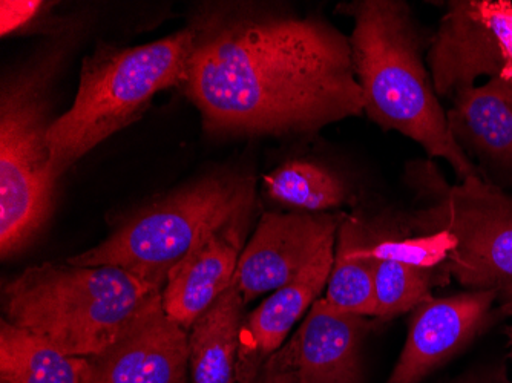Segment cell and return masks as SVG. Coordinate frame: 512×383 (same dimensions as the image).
<instances>
[{"mask_svg": "<svg viewBox=\"0 0 512 383\" xmlns=\"http://www.w3.org/2000/svg\"><path fill=\"white\" fill-rule=\"evenodd\" d=\"M191 30L181 88L209 134H315L364 114L350 39L327 20L237 8Z\"/></svg>", "mask_w": 512, "mask_h": 383, "instance_id": "obj_1", "label": "cell"}, {"mask_svg": "<svg viewBox=\"0 0 512 383\" xmlns=\"http://www.w3.org/2000/svg\"><path fill=\"white\" fill-rule=\"evenodd\" d=\"M348 14L355 20L348 39L365 114L410 138L431 158L447 161L460 181L482 177L451 132L407 4L362 0L348 5Z\"/></svg>", "mask_w": 512, "mask_h": 383, "instance_id": "obj_2", "label": "cell"}, {"mask_svg": "<svg viewBox=\"0 0 512 383\" xmlns=\"http://www.w3.org/2000/svg\"><path fill=\"white\" fill-rule=\"evenodd\" d=\"M142 279L119 267L45 262L5 287V315L69 356H100L160 298Z\"/></svg>", "mask_w": 512, "mask_h": 383, "instance_id": "obj_3", "label": "cell"}, {"mask_svg": "<svg viewBox=\"0 0 512 383\" xmlns=\"http://www.w3.org/2000/svg\"><path fill=\"white\" fill-rule=\"evenodd\" d=\"M192 48L188 28L146 45L102 43L83 59L73 106L48 134L54 187L91 149L142 117L158 92L183 86Z\"/></svg>", "mask_w": 512, "mask_h": 383, "instance_id": "obj_4", "label": "cell"}, {"mask_svg": "<svg viewBox=\"0 0 512 383\" xmlns=\"http://www.w3.org/2000/svg\"><path fill=\"white\" fill-rule=\"evenodd\" d=\"M69 37L56 39L5 77L0 92V253L13 256L30 243L53 209L48 143L51 82Z\"/></svg>", "mask_w": 512, "mask_h": 383, "instance_id": "obj_5", "label": "cell"}, {"mask_svg": "<svg viewBox=\"0 0 512 383\" xmlns=\"http://www.w3.org/2000/svg\"><path fill=\"white\" fill-rule=\"evenodd\" d=\"M408 178L422 200L410 229L447 233L444 272L470 292H493L497 315L512 316V195L482 177L448 184L433 163L414 164Z\"/></svg>", "mask_w": 512, "mask_h": 383, "instance_id": "obj_6", "label": "cell"}, {"mask_svg": "<svg viewBox=\"0 0 512 383\" xmlns=\"http://www.w3.org/2000/svg\"><path fill=\"white\" fill-rule=\"evenodd\" d=\"M253 206L252 175H209L135 213L99 246L68 262L83 267H119L163 292L172 270L207 233Z\"/></svg>", "mask_w": 512, "mask_h": 383, "instance_id": "obj_7", "label": "cell"}, {"mask_svg": "<svg viewBox=\"0 0 512 383\" xmlns=\"http://www.w3.org/2000/svg\"><path fill=\"white\" fill-rule=\"evenodd\" d=\"M512 2L454 0L431 40L427 62L437 95L474 88L482 77L497 79L508 66Z\"/></svg>", "mask_w": 512, "mask_h": 383, "instance_id": "obj_8", "label": "cell"}, {"mask_svg": "<svg viewBox=\"0 0 512 383\" xmlns=\"http://www.w3.org/2000/svg\"><path fill=\"white\" fill-rule=\"evenodd\" d=\"M342 218L330 213H264L241 252L234 284L244 302L290 284L335 243Z\"/></svg>", "mask_w": 512, "mask_h": 383, "instance_id": "obj_9", "label": "cell"}, {"mask_svg": "<svg viewBox=\"0 0 512 383\" xmlns=\"http://www.w3.org/2000/svg\"><path fill=\"white\" fill-rule=\"evenodd\" d=\"M494 311L493 292H465L417 305L407 341L385 383H421L462 353L493 322Z\"/></svg>", "mask_w": 512, "mask_h": 383, "instance_id": "obj_10", "label": "cell"}, {"mask_svg": "<svg viewBox=\"0 0 512 383\" xmlns=\"http://www.w3.org/2000/svg\"><path fill=\"white\" fill-rule=\"evenodd\" d=\"M368 327L370 319L318 299L267 367L286 371L296 383H364L362 342Z\"/></svg>", "mask_w": 512, "mask_h": 383, "instance_id": "obj_11", "label": "cell"}, {"mask_svg": "<svg viewBox=\"0 0 512 383\" xmlns=\"http://www.w3.org/2000/svg\"><path fill=\"white\" fill-rule=\"evenodd\" d=\"M91 362L92 383H186L189 334L166 315L160 296Z\"/></svg>", "mask_w": 512, "mask_h": 383, "instance_id": "obj_12", "label": "cell"}, {"mask_svg": "<svg viewBox=\"0 0 512 383\" xmlns=\"http://www.w3.org/2000/svg\"><path fill=\"white\" fill-rule=\"evenodd\" d=\"M252 212L240 213L207 233L169 275L161 305L166 315L186 330L234 282Z\"/></svg>", "mask_w": 512, "mask_h": 383, "instance_id": "obj_13", "label": "cell"}, {"mask_svg": "<svg viewBox=\"0 0 512 383\" xmlns=\"http://www.w3.org/2000/svg\"><path fill=\"white\" fill-rule=\"evenodd\" d=\"M335 244L336 241L324 247L295 281L275 290L247 316L241 327V357L258 361L283 347L296 322L307 315L322 290L327 289L335 259Z\"/></svg>", "mask_w": 512, "mask_h": 383, "instance_id": "obj_14", "label": "cell"}, {"mask_svg": "<svg viewBox=\"0 0 512 383\" xmlns=\"http://www.w3.org/2000/svg\"><path fill=\"white\" fill-rule=\"evenodd\" d=\"M375 290L381 321L413 311L430 299L431 270L442 264V249L436 236L376 238Z\"/></svg>", "mask_w": 512, "mask_h": 383, "instance_id": "obj_15", "label": "cell"}, {"mask_svg": "<svg viewBox=\"0 0 512 383\" xmlns=\"http://www.w3.org/2000/svg\"><path fill=\"white\" fill-rule=\"evenodd\" d=\"M460 145L512 171V82L505 77L459 92L447 114Z\"/></svg>", "mask_w": 512, "mask_h": 383, "instance_id": "obj_16", "label": "cell"}, {"mask_svg": "<svg viewBox=\"0 0 512 383\" xmlns=\"http://www.w3.org/2000/svg\"><path fill=\"white\" fill-rule=\"evenodd\" d=\"M244 302L237 285L215 301L192 325L189 373L192 383H234L241 347Z\"/></svg>", "mask_w": 512, "mask_h": 383, "instance_id": "obj_17", "label": "cell"}, {"mask_svg": "<svg viewBox=\"0 0 512 383\" xmlns=\"http://www.w3.org/2000/svg\"><path fill=\"white\" fill-rule=\"evenodd\" d=\"M376 238L378 233L358 218L342 217L325 293V301L336 308L368 319L378 315L373 255Z\"/></svg>", "mask_w": 512, "mask_h": 383, "instance_id": "obj_18", "label": "cell"}, {"mask_svg": "<svg viewBox=\"0 0 512 383\" xmlns=\"http://www.w3.org/2000/svg\"><path fill=\"white\" fill-rule=\"evenodd\" d=\"M0 377L4 383H92V362L62 353L2 319Z\"/></svg>", "mask_w": 512, "mask_h": 383, "instance_id": "obj_19", "label": "cell"}, {"mask_svg": "<svg viewBox=\"0 0 512 383\" xmlns=\"http://www.w3.org/2000/svg\"><path fill=\"white\" fill-rule=\"evenodd\" d=\"M264 189L276 203L298 212L325 213L347 201L342 178L312 161L292 160L264 177Z\"/></svg>", "mask_w": 512, "mask_h": 383, "instance_id": "obj_20", "label": "cell"}, {"mask_svg": "<svg viewBox=\"0 0 512 383\" xmlns=\"http://www.w3.org/2000/svg\"><path fill=\"white\" fill-rule=\"evenodd\" d=\"M43 7L42 2H2V34L22 30Z\"/></svg>", "mask_w": 512, "mask_h": 383, "instance_id": "obj_21", "label": "cell"}, {"mask_svg": "<svg viewBox=\"0 0 512 383\" xmlns=\"http://www.w3.org/2000/svg\"><path fill=\"white\" fill-rule=\"evenodd\" d=\"M445 383H512V379L508 367L496 361L474 365Z\"/></svg>", "mask_w": 512, "mask_h": 383, "instance_id": "obj_22", "label": "cell"}, {"mask_svg": "<svg viewBox=\"0 0 512 383\" xmlns=\"http://www.w3.org/2000/svg\"><path fill=\"white\" fill-rule=\"evenodd\" d=\"M267 373L270 374L264 383H296L286 371L273 370V368L267 367Z\"/></svg>", "mask_w": 512, "mask_h": 383, "instance_id": "obj_23", "label": "cell"}, {"mask_svg": "<svg viewBox=\"0 0 512 383\" xmlns=\"http://www.w3.org/2000/svg\"><path fill=\"white\" fill-rule=\"evenodd\" d=\"M502 77H505V79L511 80L512 82V65L506 66L505 71H503Z\"/></svg>", "mask_w": 512, "mask_h": 383, "instance_id": "obj_24", "label": "cell"}, {"mask_svg": "<svg viewBox=\"0 0 512 383\" xmlns=\"http://www.w3.org/2000/svg\"><path fill=\"white\" fill-rule=\"evenodd\" d=\"M508 341H509V348H511V357H512V325L508 328Z\"/></svg>", "mask_w": 512, "mask_h": 383, "instance_id": "obj_25", "label": "cell"}, {"mask_svg": "<svg viewBox=\"0 0 512 383\" xmlns=\"http://www.w3.org/2000/svg\"><path fill=\"white\" fill-rule=\"evenodd\" d=\"M2 383H4V382H2Z\"/></svg>", "mask_w": 512, "mask_h": 383, "instance_id": "obj_26", "label": "cell"}]
</instances>
